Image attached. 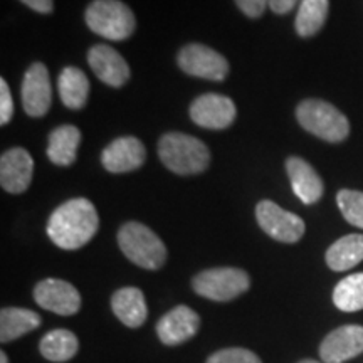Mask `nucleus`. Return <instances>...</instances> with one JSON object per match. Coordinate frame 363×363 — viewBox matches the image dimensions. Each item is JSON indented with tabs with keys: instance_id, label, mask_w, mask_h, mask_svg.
Wrapping results in <instances>:
<instances>
[{
	"instance_id": "obj_3",
	"label": "nucleus",
	"mask_w": 363,
	"mask_h": 363,
	"mask_svg": "<svg viewBox=\"0 0 363 363\" xmlns=\"http://www.w3.org/2000/svg\"><path fill=\"white\" fill-rule=\"evenodd\" d=\"M118 246L133 264L155 271L165 264L167 247L150 227L140 222H126L118 230Z\"/></svg>"
},
{
	"instance_id": "obj_19",
	"label": "nucleus",
	"mask_w": 363,
	"mask_h": 363,
	"mask_svg": "<svg viewBox=\"0 0 363 363\" xmlns=\"http://www.w3.org/2000/svg\"><path fill=\"white\" fill-rule=\"evenodd\" d=\"M81 131L72 125L57 126L51 131L48 142V157L54 165L69 167L76 162Z\"/></svg>"
},
{
	"instance_id": "obj_32",
	"label": "nucleus",
	"mask_w": 363,
	"mask_h": 363,
	"mask_svg": "<svg viewBox=\"0 0 363 363\" xmlns=\"http://www.w3.org/2000/svg\"><path fill=\"white\" fill-rule=\"evenodd\" d=\"M0 363H9V358H7V355L6 353H0Z\"/></svg>"
},
{
	"instance_id": "obj_20",
	"label": "nucleus",
	"mask_w": 363,
	"mask_h": 363,
	"mask_svg": "<svg viewBox=\"0 0 363 363\" xmlns=\"http://www.w3.org/2000/svg\"><path fill=\"white\" fill-rule=\"evenodd\" d=\"M59 98L69 110H81L88 103L89 81L79 67L67 66L57 78Z\"/></svg>"
},
{
	"instance_id": "obj_8",
	"label": "nucleus",
	"mask_w": 363,
	"mask_h": 363,
	"mask_svg": "<svg viewBox=\"0 0 363 363\" xmlns=\"http://www.w3.org/2000/svg\"><path fill=\"white\" fill-rule=\"evenodd\" d=\"M177 62L180 69L187 72L189 76L202 79L224 81L229 72L227 59L203 44H189L182 48L177 56Z\"/></svg>"
},
{
	"instance_id": "obj_22",
	"label": "nucleus",
	"mask_w": 363,
	"mask_h": 363,
	"mask_svg": "<svg viewBox=\"0 0 363 363\" xmlns=\"http://www.w3.org/2000/svg\"><path fill=\"white\" fill-rule=\"evenodd\" d=\"M39 325L40 316L38 313L24 310V308H4L0 311V340L2 343H9L24 337Z\"/></svg>"
},
{
	"instance_id": "obj_13",
	"label": "nucleus",
	"mask_w": 363,
	"mask_h": 363,
	"mask_svg": "<svg viewBox=\"0 0 363 363\" xmlns=\"http://www.w3.org/2000/svg\"><path fill=\"white\" fill-rule=\"evenodd\" d=\"M147 150L135 136H121L113 140L101 153V163L110 174H126L133 172L145 163Z\"/></svg>"
},
{
	"instance_id": "obj_2",
	"label": "nucleus",
	"mask_w": 363,
	"mask_h": 363,
	"mask_svg": "<svg viewBox=\"0 0 363 363\" xmlns=\"http://www.w3.org/2000/svg\"><path fill=\"white\" fill-rule=\"evenodd\" d=\"M158 155L167 169L177 175L202 174L211 163V152L195 136L172 131L158 142Z\"/></svg>"
},
{
	"instance_id": "obj_30",
	"label": "nucleus",
	"mask_w": 363,
	"mask_h": 363,
	"mask_svg": "<svg viewBox=\"0 0 363 363\" xmlns=\"http://www.w3.org/2000/svg\"><path fill=\"white\" fill-rule=\"evenodd\" d=\"M298 2H301V0H269V9L274 13L283 16V13L291 12Z\"/></svg>"
},
{
	"instance_id": "obj_1",
	"label": "nucleus",
	"mask_w": 363,
	"mask_h": 363,
	"mask_svg": "<svg viewBox=\"0 0 363 363\" xmlns=\"http://www.w3.org/2000/svg\"><path fill=\"white\" fill-rule=\"evenodd\" d=\"M99 217L96 207L88 199H71L59 206L48 220L49 239L65 251L86 246L98 233Z\"/></svg>"
},
{
	"instance_id": "obj_31",
	"label": "nucleus",
	"mask_w": 363,
	"mask_h": 363,
	"mask_svg": "<svg viewBox=\"0 0 363 363\" xmlns=\"http://www.w3.org/2000/svg\"><path fill=\"white\" fill-rule=\"evenodd\" d=\"M21 2L39 13H51L54 11L52 0H21Z\"/></svg>"
},
{
	"instance_id": "obj_28",
	"label": "nucleus",
	"mask_w": 363,
	"mask_h": 363,
	"mask_svg": "<svg viewBox=\"0 0 363 363\" xmlns=\"http://www.w3.org/2000/svg\"><path fill=\"white\" fill-rule=\"evenodd\" d=\"M13 116V101L6 79H0V125L6 126Z\"/></svg>"
},
{
	"instance_id": "obj_15",
	"label": "nucleus",
	"mask_w": 363,
	"mask_h": 363,
	"mask_svg": "<svg viewBox=\"0 0 363 363\" xmlns=\"http://www.w3.org/2000/svg\"><path fill=\"white\" fill-rule=\"evenodd\" d=\"M88 62L94 74L111 88H121L130 79V66L123 56L110 45L96 44L89 49Z\"/></svg>"
},
{
	"instance_id": "obj_5",
	"label": "nucleus",
	"mask_w": 363,
	"mask_h": 363,
	"mask_svg": "<svg viewBox=\"0 0 363 363\" xmlns=\"http://www.w3.org/2000/svg\"><path fill=\"white\" fill-rule=\"evenodd\" d=\"M84 19L94 34L110 40L128 39L136 27L135 13L121 0H93Z\"/></svg>"
},
{
	"instance_id": "obj_9",
	"label": "nucleus",
	"mask_w": 363,
	"mask_h": 363,
	"mask_svg": "<svg viewBox=\"0 0 363 363\" xmlns=\"http://www.w3.org/2000/svg\"><path fill=\"white\" fill-rule=\"evenodd\" d=\"M235 104L224 94L207 93L190 104V118L195 125L207 130H225L234 123Z\"/></svg>"
},
{
	"instance_id": "obj_6",
	"label": "nucleus",
	"mask_w": 363,
	"mask_h": 363,
	"mask_svg": "<svg viewBox=\"0 0 363 363\" xmlns=\"http://www.w3.org/2000/svg\"><path fill=\"white\" fill-rule=\"evenodd\" d=\"M251 286L246 271L238 267H214L199 272L192 281V288L202 298L212 301H230L244 294Z\"/></svg>"
},
{
	"instance_id": "obj_27",
	"label": "nucleus",
	"mask_w": 363,
	"mask_h": 363,
	"mask_svg": "<svg viewBox=\"0 0 363 363\" xmlns=\"http://www.w3.org/2000/svg\"><path fill=\"white\" fill-rule=\"evenodd\" d=\"M207 363H262L261 358L246 348H225L208 357Z\"/></svg>"
},
{
	"instance_id": "obj_26",
	"label": "nucleus",
	"mask_w": 363,
	"mask_h": 363,
	"mask_svg": "<svg viewBox=\"0 0 363 363\" xmlns=\"http://www.w3.org/2000/svg\"><path fill=\"white\" fill-rule=\"evenodd\" d=\"M337 202L347 222L363 229V192H358V190H340L337 195Z\"/></svg>"
},
{
	"instance_id": "obj_24",
	"label": "nucleus",
	"mask_w": 363,
	"mask_h": 363,
	"mask_svg": "<svg viewBox=\"0 0 363 363\" xmlns=\"http://www.w3.org/2000/svg\"><path fill=\"white\" fill-rule=\"evenodd\" d=\"M328 0H301L298 7L294 27L301 38H311L325 26L328 17Z\"/></svg>"
},
{
	"instance_id": "obj_25",
	"label": "nucleus",
	"mask_w": 363,
	"mask_h": 363,
	"mask_svg": "<svg viewBox=\"0 0 363 363\" xmlns=\"http://www.w3.org/2000/svg\"><path fill=\"white\" fill-rule=\"evenodd\" d=\"M333 303L345 313L363 310V272L347 276L335 286Z\"/></svg>"
},
{
	"instance_id": "obj_18",
	"label": "nucleus",
	"mask_w": 363,
	"mask_h": 363,
	"mask_svg": "<svg viewBox=\"0 0 363 363\" xmlns=\"http://www.w3.org/2000/svg\"><path fill=\"white\" fill-rule=\"evenodd\" d=\"M111 310L121 323L138 328L147 321L148 310L143 293L138 288H121L111 296Z\"/></svg>"
},
{
	"instance_id": "obj_29",
	"label": "nucleus",
	"mask_w": 363,
	"mask_h": 363,
	"mask_svg": "<svg viewBox=\"0 0 363 363\" xmlns=\"http://www.w3.org/2000/svg\"><path fill=\"white\" fill-rule=\"evenodd\" d=\"M238 7L242 11L244 16L257 19L261 17L267 7H269V0H235Z\"/></svg>"
},
{
	"instance_id": "obj_12",
	"label": "nucleus",
	"mask_w": 363,
	"mask_h": 363,
	"mask_svg": "<svg viewBox=\"0 0 363 363\" xmlns=\"http://www.w3.org/2000/svg\"><path fill=\"white\" fill-rule=\"evenodd\" d=\"M363 353V326H340L321 342L320 357L325 363H343Z\"/></svg>"
},
{
	"instance_id": "obj_7",
	"label": "nucleus",
	"mask_w": 363,
	"mask_h": 363,
	"mask_svg": "<svg viewBox=\"0 0 363 363\" xmlns=\"http://www.w3.org/2000/svg\"><path fill=\"white\" fill-rule=\"evenodd\" d=\"M256 219L261 229L279 242H298L306 230L305 220L301 217L284 211L272 201H261L257 203Z\"/></svg>"
},
{
	"instance_id": "obj_23",
	"label": "nucleus",
	"mask_w": 363,
	"mask_h": 363,
	"mask_svg": "<svg viewBox=\"0 0 363 363\" xmlns=\"http://www.w3.org/2000/svg\"><path fill=\"white\" fill-rule=\"evenodd\" d=\"M79 342L69 330H52L40 340L39 350L49 362H67L78 353Z\"/></svg>"
},
{
	"instance_id": "obj_21",
	"label": "nucleus",
	"mask_w": 363,
	"mask_h": 363,
	"mask_svg": "<svg viewBox=\"0 0 363 363\" xmlns=\"http://www.w3.org/2000/svg\"><path fill=\"white\" fill-rule=\"evenodd\" d=\"M363 261V234H348L340 238L326 251V264L330 269L342 272L352 269Z\"/></svg>"
},
{
	"instance_id": "obj_33",
	"label": "nucleus",
	"mask_w": 363,
	"mask_h": 363,
	"mask_svg": "<svg viewBox=\"0 0 363 363\" xmlns=\"http://www.w3.org/2000/svg\"><path fill=\"white\" fill-rule=\"evenodd\" d=\"M299 363H320V362H315V360H301Z\"/></svg>"
},
{
	"instance_id": "obj_17",
	"label": "nucleus",
	"mask_w": 363,
	"mask_h": 363,
	"mask_svg": "<svg viewBox=\"0 0 363 363\" xmlns=\"http://www.w3.org/2000/svg\"><path fill=\"white\" fill-rule=\"evenodd\" d=\"M286 170L291 180V187L299 197V201L306 206H313L323 195V180L316 174V170L306 160L299 157H289L286 160Z\"/></svg>"
},
{
	"instance_id": "obj_14",
	"label": "nucleus",
	"mask_w": 363,
	"mask_h": 363,
	"mask_svg": "<svg viewBox=\"0 0 363 363\" xmlns=\"http://www.w3.org/2000/svg\"><path fill=\"white\" fill-rule=\"evenodd\" d=\"M34 175V160L24 148H11L0 158V184L9 194H22L29 189Z\"/></svg>"
},
{
	"instance_id": "obj_16",
	"label": "nucleus",
	"mask_w": 363,
	"mask_h": 363,
	"mask_svg": "<svg viewBox=\"0 0 363 363\" xmlns=\"http://www.w3.org/2000/svg\"><path fill=\"white\" fill-rule=\"evenodd\" d=\"M201 318L192 308L180 305L160 318L157 325V335L160 342L167 347H177V345L187 342L197 333Z\"/></svg>"
},
{
	"instance_id": "obj_4",
	"label": "nucleus",
	"mask_w": 363,
	"mask_h": 363,
	"mask_svg": "<svg viewBox=\"0 0 363 363\" xmlns=\"http://www.w3.org/2000/svg\"><path fill=\"white\" fill-rule=\"evenodd\" d=\"M296 118L308 133L328 143L343 142L350 133V123L347 116L333 104L321 101V99H306L299 103Z\"/></svg>"
},
{
	"instance_id": "obj_11",
	"label": "nucleus",
	"mask_w": 363,
	"mask_h": 363,
	"mask_svg": "<svg viewBox=\"0 0 363 363\" xmlns=\"http://www.w3.org/2000/svg\"><path fill=\"white\" fill-rule=\"evenodd\" d=\"M34 299L40 308L61 316L76 315L81 308L78 289L62 279L48 278L40 281L34 288Z\"/></svg>"
},
{
	"instance_id": "obj_10",
	"label": "nucleus",
	"mask_w": 363,
	"mask_h": 363,
	"mask_svg": "<svg viewBox=\"0 0 363 363\" xmlns=\"http://www.w3.org/2000/svg\"><path fill=\"white\" fill-rule=\"evenodd\" d=\"M22 106L33 118H40L49 111L52 103V89L49 71L43 62H34L22 79Z\"/></svg>"
}]
</instances>
